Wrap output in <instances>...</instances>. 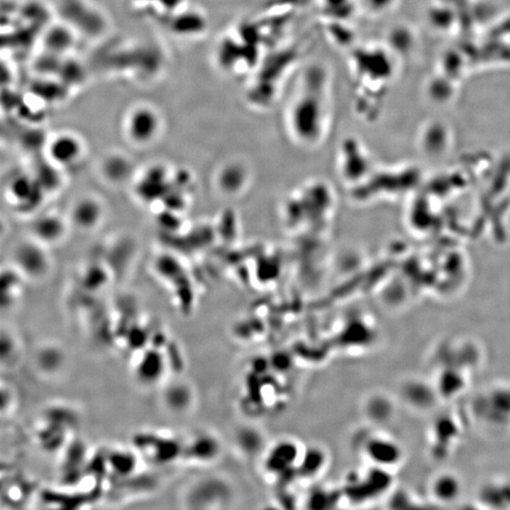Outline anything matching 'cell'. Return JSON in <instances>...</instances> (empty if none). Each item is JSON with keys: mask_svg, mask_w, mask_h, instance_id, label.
<instances>
[{"mask_svg": "<svg viewBox=\"0 0 510 510\" xmlns=\"http://www.w3.org/2000/svg\"><path fill=\"white\" fill-rule=\"evenodd\" d=\"M173 18L170 20L171 31L177 35L191 36L198 35L205 30V19L195 11H171Z\"/></svg>", "mask_w": 510, "mask_h": 510, "instance_id": "3957f363", "label": "cell"}, {"mask_svg": "<svg viewBox=\"0 0 510 510\" xmlns=\"http://www.w3.org/2000/svg\"><path fill=\"white\" fill-rule=\"evenodd\" d=\"M17 261L26 272L31 275H39L45 267V255L36 246L26 245L17 253Z\"/></svg>", "mask_w": 510, "mask_h": 510, "instance_id": "5b68a950", "label": "cell"}, {"mask_svg": "<svg viewBox=\"0 0 510 510\" xmlns=\"http://www.w3.org/2000/svg\"><path fill=\"white\" fill-rule=\"evenodd\" d=\"M45 48L54 56L64 54L73 45V34L65 26H54L45 35Z\"/></svg>", "mask_w": 510, "mask_h": 510, "instance_id": "277c9868", "label": "cell"}, {"mask_svg": "<svg viewBox=\"0 0 510 510\" xmlns=\"http://www.w3.org/2000/svg\"><path fill=\"white\" fill-rule=\"evenodd\" d=\"M36 185L31 181V178L28 177H19V178L14 179L11 182V194H13V199L19 202L28 201V199H33L35 195Z\"/></svg>", "mask_w": 510, "mask_h": 510, "instance_id": "ba28073f", "label": "cell"}, {"mask_svg": "<svg viewBox=\"0 0 510 510\" xmlns=\"http://www.w3.org/2000/svg\"><path fill=\"white\" fill-rule=\"evenodd\" d=\"M62 231V222L54 216H47L37 222L35 232L40 239L47 241H53L58 238Z\"/></svg>", "mask_w": 510, "mask_h": 510, "instance_id": "52a82bcc", "label": "cell"}, {"mask_svg": "<svg viewBox=\"0 0 510 510\" xmlns=\"http://www.w3.org/2000/svg\"><path fill=\"white\" fill-rule=\"evenodd\" d=\"M101 209L98 202L91 199H82L76 204L73 211V218L76 223L81 227H92L99 221Z\"/></svg>", "mask_w": 510, "mask_h": 510, "instance_id": "8992f818", "label": "cell"}, {"mask_svg": "<svg viewBox=\"0 0 510 510\" xmlns=\"http://www.w3.org/2000/svg\"><path fill=\"white\" fill-rule=\"evenodd\" d=\"M161 118L157 111L147 105L135 107L126 118L125 129L129 138L136 144H149L160 132Z\"/></svg>", "mask_w": 510, "mask_h": 510, "instance_id": "6da1fadb", "label": "cell"}, {"mask_svg": "<svg viewBox=\"0 0 510 510\" xmlns=\"http://www.w3.org/2000/svg\"><path fill=\"white\" fill-rule=\"evenodd\" d=\"M48 153L53 163L67 167L76 164L84 153L81 140L70 133L56 135L48 144Z\"/></svg>", "mask_w": 510, "mask_h": 510, "instance_id": "7a4b0ae2", "label": "cell"}]
</instances>
